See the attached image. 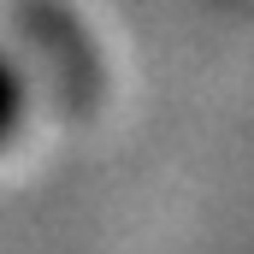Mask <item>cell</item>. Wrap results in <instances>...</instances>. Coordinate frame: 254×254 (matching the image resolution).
Wrapping results in <instances>:
<instances>
[{
    "label": "cell",
    "instance_id": "1",
    "mask_svg": "<svg viewBox=\"0 0 254 254\" xmlns=\"http://www.w3.org/2000/svg\"><path fill=\"white\" fill-rule=\"evenodd\" d=\"M18 101H24V89H18V77L0 65V136H6V125H12V113H18Z\"/></svg>",
    "mask_w": 254,
    "mask_h": 254
}]
</instances>
